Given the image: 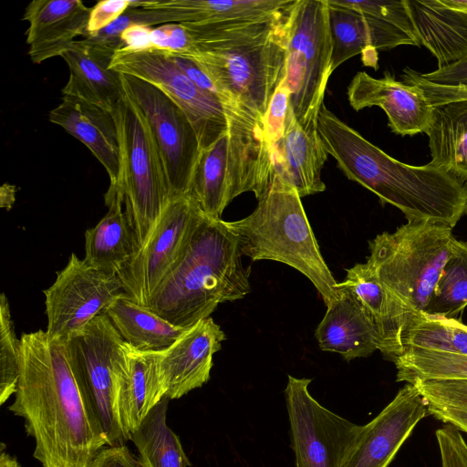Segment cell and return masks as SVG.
<instances>
[{
	"mask_svg": "<svg viewBox=\"0 0 467 467\" xmlns=\"http://www.w3.org/2000/svg\"><path fill=\"white\" fill-rule=\"evenodd\" d=\"M43 293L47 336L68 342L124 290L116 274L92 267L72 253L66 266L57 272L54 283Z\"/></svg>",
	"mask_w": 467,
	"mask_h": 467,
	"instance_id": "11",
	"label": "cell"
},
{
	"mask_svg": "<svg viewBox=\"0 0 467 467\" xmlns=\"http://www.w3.org/2000/svg\"><path fill=\"white\" fill-rule=\"evenodd\" d=\"M467 306V242L455 239L425 315L455 318Z\"/></svg>",
	"mask_w": 467,
	"mask_h": 467,
	"instance_id": "33",
	"label": "cell"
},
{
	"mask_svg": "<svg viewBox=\"0 0 467 467\" xmlns=\"http://www.w3.org/2000/svg\"><path fill=\"white\" fill-rule=\"evenodd\" d=\"M444 5L467 13V0H441Z\"/></svg>",
	"mask_w": 467,
	"mask_h": 467,
	"instance_id": "48",
	"label": "cell"
},
{
	"mask_svg": "<svg viewBox=\"0 0 467 467\" xmlns=\"http://www.w3.org/2000/svg\"><path fill=\"white\" fill-rule=\"evenodd\" d=\"M394 363L398 382L467 379V356L408 348Z\"/></svg>",
	"mask_w": 467,
	"mask_h": 467,
	"instance_id": "34",
	"label": "cell"
},
{
	"mask_svg": "<svg viewBox=\"0 0 467 467\" xmlns=\"http://www.w3.org/2000/svg\"><path fill=\"white\" fill-rule=\"evenodd\" d=\"M91 8L79 0H33L26 7L23 20L28 55L35 64L62 56L86 32Z\"/></svg>",
	"mask_w": 467,
	"mask_h": 467,
	"instance_id": "19",
	"label": "cell"
},
{
	"mask_svg": "<svg viewBox=\"0 0 467 467\" xmlns=\"http://www.w3.org/2000/svg\"><path fill=\"white\" fill-rule=\"evenodd\" d=\"M126 343L140 351L161 352L188 328L175 326L122 293L103 311Z\"/></svg>",
	"mask_w": 467,
	"mask_h": 467,
	"instance_id": "30",
	"label": "cell"
},
{
	"mask_svg": "<svg viewBox=\"0 0 467 467\" xmlns=\"http://www.w3.org/2000/svg\"><path fill=\"white\" fill-rule=\"evenodd\" d=\"M109 67L142 79L164 92L191 121L202 150L228 132L222 103L196 86L167 53L123 47L115 52Z\"/></svg>",
	"mask_w": 467,
	"mask_h": 467,
	"instance_id": "9",
	"label": "cell"
},
{
	"mask_svg": "<svg viewBox=\"0 0 467 467\" xmlns=\"http://www.w3.org/2000/svg\"><path fill=\"white\" fill-rule=\"evenodd\" d=\"M290 109V90L285 78L274 93L263 122L270 147L284 136Z\"/></svg>",
	"mask_w": 467,
	"mask_h": 467,
	"instance_id": "41",
	"label": "cell"
},
{
	"mask_svg": "<svg viewBox=\"0 0 467 467\" xmlns=\"http://www.w3.org/2000/svg\"><path fill=\"white\" fill-rule=\"evenodd\" d=\"M114 54L85 38L75 40L61 56L69 68L62 94L112 112L125 95L121 74L109 67Z\"/></svg>",
	"mask_w": 467,
	"mask_h": 467,
	"instance_id": "24",
	"label": "cell"
},
{
	"mask_svg": "<svg viewBox=\"0 0 467 467\" xmlns=\"http://www.w3.org/2000/svg\"><path fill=\"white\" fill-rule=\"evenodd\" d=\"M242 255L238 239L224 221L204 215L181 260L144 307L175 326L192 327L219 304L250 293Z\"/></svg>",
	"mask_w": 467,
	"mask_h": 467,
	"instance_id": "4",
	"label": "cell"
},
{
	"mask_svg": "<svg viewBox=\"0 0 467 467\" xmlns=\"http://www.w3.org/2000/svg\"><path fill=\"white\" fill-rule=\"evenodd\" d=\"M428 406L417 388L406 383L368 423L362 425L342 467H388Z\"/></svg>",
	"mask_w": 467,
	"mask_h": 467,
	"instance_id": "15",
	"label": "cell"
},
{
	"mask_svg": "<svg viewBox=\"0 0 467 467\" xmlns=\"http://www.w3.org/2000/svg\"><path fill=\"white\" fill-rule=\"evenodd\" d=\"M0 467H22L17 460L5 451V444L1 443Z\"/></svg>",
	"mask_w": 467,
	"mask_h": 467,
	"instance_id": "47",
	"label": "cell"
},
{
	"mask_svg": "<svg viewBox=\"0 0 467 467\" xmlns=\"http://www.w3.org/2000/svg\"><path fill=\"white\" fill-rule=\"evenodd\" d=\"M317 130L326 150L345 175L398 208L408 222L431 221L453 228L467 213V186L429 164L413 166L390 157L323 104Z\"/></svg>",
	"mask_w": 467,
	"mask_h": 467,
	"instance_id": "2",
	"label": "cell"
},
{
	"mask_svg": "<svg viewBox=\"0 0 467 467\" xmlns=\"http://www.w3.org/2000/svg\"><path fill=\"white\" fill-rule=\"evenodd\" d=\"M133 0H103L90 10L88 26L83 38L95 35L116 21L130 8H136Z\"/></svg>",
	"mask_w": 467,
	"mask_h": 467,
	"instance_id": "44",
	"label": "cell"
},
{
	"mask_svg": "<svg viewBox=\"0 0 467 467\" xmlns=\"http://www.w3.org/2000/svg\"><path fill=\"white\" fill-rule=\"evenodd\" d=\"M349 8L386 21L418 39L407 0L400 1H342ZM420 42V41H419Z\"/></svg>",
	"mask_w": 467,
	"mask_h": 467,
	"instance_id": "40",
	"label": "cell"
},
{
	"mask_svg": "<svg viewBox=\"0 0 467 467\" xmlns=\"http://www.w3.org/2000/svg\"><path fill=\"white\" fill-rule=\"evenodd\" d=\"M275 174L289 182L299 196L326 190L321 171L327 159L317 120L303 128L290 109L284 136L271 146Z\"/></svg>",
	"mask_w": 467,
	"mask_h": 467,
	"instance_id": "23",
	"label": "cell"
},
{
	"mask_svg": "<svg viewBox=\"0 0 467 467\" xmlns=\"http://www.w3.org/2000/svg\"><path fill=\"white\" fill-rule=\"evenodd\" d=\"M170 399L164 397L130 434L146 467H189L192 465L177 434L167 424Z\"/></svg>",
	"mask_w": 467,
	"mask_h": 467,
	"instance_id": "32",
	"label": "cell"
},
{
	"mask_svg": "<svg viewBox=\"0 0 467 467\" xmlns=\"http://www.w3.org/2000/svg\"><path fill=\"white\" fill-rule=\"evenodd\" d=\"M337 288V299L327 306L316 329L319 348L338 353L347 361L368 357L379 348L377 329L356 297L347 289Z\"/></svg>",
	"mask_w": 467,
	"mask_h": 467,
	"instance_id": "25",
	"label": "cell"
},
{
	"mask_svg": "<svg viewBox=\"0 0 467 467\" xmlns=\"http://www.w3.org/2000/svg\"><path fill=\"white\" fill-rule=\"evenodd\" d=\"M429 415L467 433V379L416 380Z\"/></svg>",
	"mask_w": 467,
	"mask_h": 467,
	"instance_id": "36",
	"label": "cell"
},
{
	"mask_svg": "<svg viewBox=\"0 0 467 467\" xmlns=\"http://www.w3.org/2000/svg\"><path fill=\"white\" fill-rule=\"evenodd\" d=\"M441 467H467V442L453 425L444 423L436 432Z\"/></svg>",
	"mask_w": 467,
	"mask_h": 467,
	"instance_id": "42",
	"label": "cell"
},
{
	"mask_svg": "<svg viewBox=\"0 0 467 467\" xmlns=\"http://www.w3.org/2000/svg\"><path fill=\"white\" fill-rule=\"evenodd\" d=\"M203 216L190 193L171 198L146 244L116 274L130 298L146 306L181 260Z\"/></svg>",
	"mask_w": 467,
	"mask_h": 467,
	"instance_id": "10",
	"label": "cell"
},
{
	"mask_svg": "<svg viewBox=\"0 0 467 467\" xmlns=\"http://www.w3.org/2000/svg\"><path fill=\"white\" fill-rule=\"evenodd\" d=\"M455 239L447 224L417 221L369 242L366 262L411 321L425 315Z\"/></svg>",
	"mask_w": 467,
	"mask_h": 467,
	"instance_id": "6",
	"label": "cell"
},
{
	"mask_svg": "<svg viewBox=\"0 0 467 467\" xmlns=\"http://www.w3.org/2000/svg\"><path fill=\"white\" fill-rule=\"evenodd\" d=\"M225 334L212 317L189 327L161 352V374L166 397L179 399L210 379L213 357L222 348Z\"/></svg>",
	"mask_w": 467,
	"mask_h": 467,
	"instance_id": "17",
	"label": "cell"
},
{
	"mask_svg": "<svg viewBox=\"0 0 467 467\" xmlns=\"http://www.w3.org/2000/svg\"><path fill=\"white\" fill-rule=\"evenodd\" d=\"M121 41L123 47L153 49L182 57L190 55L194 47L188 27L176 23L157 27L133 26L123 32Z\"/></svg>",
	"mask_w": 467,
	"mask_h": 467,
	"instance_id": "37",
	"label": "cell"
},
{
	"mask_svg": "<svg viewBox=\"0 0 467 467\" xmlns=\"http://www.w3.org/2000/svg\"><path fill=\"white\" fill-rule=\"evenodd\" d=\"M19 379L8 410L24 420L42 467H88L109 445L68 342L22 334Z\"/></svg>",
	"mask_w": 467,
	"mask_h": 467,
	"instance_id": "1",
	"label": "cell"
},
{
	"mask_svg": "<svg viewBox=\"0 0 467 467\" xmlns=\"http://www.w3.org/2000/svg\"><path fill=\"white\" fill-rule=\"evenodd\" d=\"M126 93L144 114L160 152L171 198L188 194L202 149L185 115L164 92L132 76L121 74Z\"/></svg>",
	"mask_w": 467,
	"mask_h": 467,
	"instance_id": "13",
	"label": "cell"
},
{
	"mask_svg": "<svg viewBox=\"0 0 467 467\" xmlns=\"http://www.w3.org/2000/svg\"><path fill=\"white\" fill-rule=\"evenodd\" d=\"M228 132L202 150L192 178L190 194L205 216L219 220L230 203L227 193Z\"/></svg>",
	"mask_w": 467,
	"mask_h": 467,
	"instance_id": "31",
	"label": "cell"
},
{
	"mask_svg": "<svg viewBox=\"0 0 467 467\" xmlns=\"http://www.w3.org/2000/svg\"><path fill=\"white\" fill-rule=\"evenodd\" d=\"M289 10L265 20L183 24L194 46L186 57L194 60L221 91L262 124L274 93L285 78Z\"/></svg>",
	"mask_w": 467,
	"mask_h": 467,
	"instance_id": "3",
	"label": "cell"
},
{
	"mask_svg": "<svg viewBox=\"0 0 467 467\" xmlns=\"http://www.w3.org/2000/svg\"><path fill=\"white\" fill-rule=\"evenodd\" d=\"M112 114L119 132L120 177L111 187L121 193L139 252L171 200V190L148 120L126 91Z\"/></svg>",
	"mask_w": 467,
	"mask_h": 467,
	"instance_id": "7",
	"label": "cell"
},
{
	"mask_svg": "<svg viewBox=\"0 0 467 467\" xmlns=\"http://www.w3.org/2000/svg\"><path fill=\"white\" fill-rule=\"evenodd\" d=\"M337 287L349 291L363 306L377 329L379 350L393 361L402 355L403 337L411 322L410 316L381 284L370 265L366 262L347 269L345 279Z\"/></svg>",
	"mask_w": 467,
	"mask_h": 467,
	"instance_id": "22",
	"label": "cell"
},
{
	"mask_svg": "<svg viewBox=\"0 0 467 467\" xmlns=\"http://www.w3.org/2000/svg\"><path fill=\"white\" fill-rule=\"evenodd\" d=\"M296 0H165L141 1L140 7L172 9L181 16V24L209 26L277 17L285 14Z\"/></svg>",
	"mask_w": 467,
	"mask_h": 467,
	"instance_id": "28",
	"label": "cell"
},
{
	"mask_svg": "<svg viewBox=\"0 0 467 467\" xmlns=\"http://www.w3.org/2000/svg\"><path fill=\"white\" fill-rule=\"evenodd\" d=\"M49 120L81 141L109 174V186L120 177V150L112 112L81 99L63 95L60 104L49 113Z\"/></svg>",
	"mask_w": 467,
	"mask_h": 467,
	"instance_id": "21",
	"label": "cell"
},
{
	"mask_svg": "<svg viewBox=\"0 0 467 467\" xmlns=\"http://www.w3.org/2000/svg\"><path fill=\"white\" fill-rule=\"evenodd\" d=\"M420 45L438 60V68L467 57V13L441 0H407Z\"/></svg>",
	"mask_w": 467,
	"mask_h": 467,
	"instance_id": "26",
	"label": "cell"
},
{
	"mask_svg": "<svg viewBox=\"0 0 467 467\" xmlns=\"http://www.w3.org/2000/svg\"><path fill=\"white\" fill-rule=\"evenodd\" d=\"M310 379L288 376L285 389L296 467H342L362 425L328 410L309 393Z\"/></svg>",
	"mask_w": 467,
	"mask_h": 467,
	"instance_id": "12",
	"label": "cell"
},
{
	"mask_svg": "<svg viewBox=\"0 0 467 467\" xmlns=\"http://www.w3.org/2000/svg\"><path fill=\"white\" fill-rule=\"evenodd\" d=\"M332 43L331 72L352 57L377 50H389L399 46H420L400 28L379 18L343 5L339 0H327ZM368 61L367 64L368 65Z\"/></svg>",
	"mask_w": 467,
	"mask_h": 467,
	"instance_id": "18",
	"label": "cell"
},
{
	"mask_svg": "<svg viewBox=\"0 0 467 467\" xmlns=\"http://www.w3.org/2000/svg\"><path fill=\"white\" fill-rule=\"evenodd\" d=\"M171 23L181 24V17L175 10L130 8L107 27L84 38L115 53L123 47L121 36L128 28L133 26H152L157 24Z\"/></svg>",
	"mask_w": 467,
	"mask_h": 467,
	"instance_id": "39",
	"label": "cell"
},
{
	"mask_svg": "<svg viewBox=\"0 0 467 467\" xmlns=\"http://www.w3.org/2000/svg\"><path fill=\"white\" fill-rule=\"evenodd\" d=\"M285 47L291 109L305 128L317 120L332 74L327 0H296L286 19Z\"/></svg>",
	"mask_w": 467,
	"mask_h": 467,
	"instance_id": "8",
	"label": "cell"
},
{
	"mask_svg": "<svg viewBox=\"0 0 467 467\" xmlns=\"http://www.w3.org/2000/svg\"><path fill=\"white\" fill-rule=\"evenodd\" d=\"M243 255L277 261L305 275L328 306L338 297L337 282L323 258L297 191L275 174L248 216L225 222Z\"/></svg>",
	"mask_w": 467,
	"mask_h": 467,
	"instance_id": "5",
	"label": "cell"
},
{
	"mask_svg": "<svg viewBox=\"0 0 467 467\" xmlns=\"http://www.w3.org/2000/svg\"><path fill=\"white\" fill-rule=\"evenodd\" d=\"M420 77L434 85L456 87L467 85V57L430 73H420Z\"/></svg>",
	"mask_w": 467,
	"mask_h": 467,
	"instance_id": "46",
	"label": "cell"
},
{
	"mask_svg": "<svg viewBox=\"0 0 467 467\" xmlns=\"http://www.w3.org/2000/svg\"><path fill=\"white\" fill-rule=\"evenodd\" d=\"M347 94L350 106L357 111L372 106L381 108L396 134L412 136L429 130L433 107L421 89L395 79L389 72L381 78L358 72Z\"/></svg>",
	"mask_w": 467,
	"mask_h": 467,
	"instance_id": "16",
	"label": "cell"
},
{
	"mask_svg": "<svg viewBox=\"0 0 467 467\" xmlns=\"http://www.w3.org/2000/svg\"><path fill=\"white\" fill-rule=\"evenodd\" d=\"M21 340L16 337L10 306L5 293L0 296V405L17 389Z\"/></svg>",
	"mask_w": 467,
	"mask_h": 467,
	"instance_id": "38",
	"label": "cell"
},
{
	"mask_svg": "<svg viewBox=\"0 0 467 467\" xmlns=\"http://www.w3.org/2000/svg\"><path fill=\"white\" fill-rule=\"evenodd\" d=\"M402 78L406 84L416 86L421 89L432 107L453 101L467 100V85L456 87L434 85L422 79L419 72L409 67L404 68Z\"/></svg>",
	"mask_w": 467,
	"mask_h": 467,
	"instance_id": "43",
	"label": "cell"
},
{
	"mask_svg": "<svg viewBox=\"0 0 467 467\" xmlns=\"http://www.w3.org/2000/svg\"><path fill=\"white\" fill-rule=\"evenodd\" d=\"M403 345L405 350L421 348L467 356V326L455 318L421 315L406 329Z\"/></svg>",
	"mask_w": 467,
	"mask_h": 467,
	"instance_id": "35",
	"label": "cell"
},
{
	"mask_svg": "<svg viewBox=\"0 0 467 467\" xmlns=\"http://www.w3.org/2000/svg\"><path fill=\"white\" fill-rule=\"evenodd\" d=\"M104 200L108 213L85 232L83 260L92 267L117 274L137 254L138 247L123 209L120 192L109 186Z\"/></svg>",
	"mask_w": 467,
	"mask_h": 467,
	"instance_id": "27",
	"label": "cell"
},
{
	"mask_svg": "<svg viewBox=\"0 0 467 467\" xmlns=\"http://www.w3.org/2000/svg\"><path fill=\"white\" fill-rule=\"evenodd\" d=\"M426 134L431 157L428 164L467 186V100L434 106Z\"/></svg>",
	"mask_w": 467,
	"mask_h": 467,
	"instance_id": "29",
	"label": "cell"
},
{
	"mask_svg": "<svg viewBox=\"0 0 467 467\" xmlns=\"http://www.w3.org/2000/svg\"><path fill=\"white\" fill-rule=\"evenodd\" d=\"M161 352L140 351L123 344L117 372V404L129 437L166 397L160 368Z\"/></svg>",
	"mask_w": 467,
	"mask_h": 467,
	"instance_id": "20",
	"label": "cell"
},
{
	"mask_svg": "<svg viewBox=\"0 0 467 467\" xmlns=\"http://www.w3.org/2000/svg\"><path fill=\"white\" fill-rule=\"evenodd\" d=\"M124 342L105 314L97 316L68 341L109 446L123 445L130 441L121 425L117 404L118 364Z\"/></svg>",
	"mask_w": 467,
	"mask_h": 467,
	"instance_id": "14",
	"label": "cell"
},
{
	"mask_svg": "<svg viewBox=\"0 0 467 467\" xmlns=\"http://www.w3.org/2000/svg\"><path fill=\"white\" fill-rule=\"evenodd\" d=\"M88 467H146L140 458L135 456L123 445L102 448Z\"/></svg>",
	"mask_w": 467,
	"mask_h": 467,
	"instance_id": "45",
	"label": "cell"
}]
</instances>
